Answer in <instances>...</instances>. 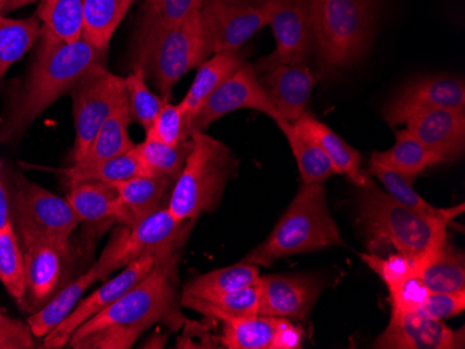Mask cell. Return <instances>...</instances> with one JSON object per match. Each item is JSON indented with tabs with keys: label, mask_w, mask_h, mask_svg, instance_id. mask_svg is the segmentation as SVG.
Listing matches in <instances>:
<instances>
[{
	"label": "cell",
	"mask_w": 465,
	"mask_h": 349,
	"mask_svg": "<svg viewBox=\"0 0 465 349\" xmlns=\"http://www.w3.org/2000/svg\"><path fill=\"white\" fill-rule=\"evenodd\" d=\"M240 109L260 111L271 117L276 124L282 121L278 111L260 84L253 67L247 62L209 96L190 126V135L193 131L205 132L211 124Z\"/></svg>",
	"instance_id": "14"
},
{
	"label": "cell",
	"mask_w": 465,
	"mask_h": 349,
	"mask_svg": "<svg viewBox=\"0 0 465 349\" xmlns=\"http://www.w3.org/2000/svg\"><path fill=\"white\" fill-rule=\"evenodd\" d=\"M360 213L371 254L391 247L409 257H424L448 241L451 221L409 209L371 179L361 187Z\"/></svg>",
	"instance_id": "3"
},
{
	"label": "cell",
	"mask_w": 465,
	"mask_h": 349,
	"mask_svg": "<svg viewBox=\"0 0 465 349\" xmlns=\"http://www.w3.org/2000/svg\"><path fill=\"white\" fill-rule=\"evenodd\" d=\"M260 312L269 317L302 320L320 296V281L305 275L260 276Z\"/></svg>",
	"instance_id": "20"
},
{
	"label": "cell",
	"mask_w": 465,
	"mask_h": 349,
	"mask_svg": "<svg viewBox=\"0 0 465 349\" xmlns=\"http://www.w3.org/2000/svg\"><path fill=\"white\" fill-rule=\"evenodd\" d=\"M28 0H0V15L7 9H15L20 5L27 4Z\"/></svg>",
	"instance_id": "50"
},
{
	"label": "cell",
	"mask_w": 465,
	"mask_h": 349,
	"mask_svg": "<svg viewBox=\"0 0 465 349\" xmlns=\"http://www.w3.org/2000/svg\"><path fill=\"white\" fill-rule=\"evenodd\" d=\"M417 276L430 293L465 291L464 255L446 241L420 259Z\"/></svg>",
	"instance_id": "25"
},
{
	"label": "cell",
	"mask_w": 465,
	"mask_h": 349,
	"mask_svg": "<svg viewBox=\"0 0 465 349\" xmlns=\"http://www.w3.org/2000/svg\"><path fill=\"white\" fill-rule=\"evenodd\" d=\"M244 63V57L237 51L213 54L211 59L203 60L198 66L197 75L193 81L192 87L179 103V108L184 114L185 138H190V126L205 105L209 96L213 95L224 81Z\"/></svg>",
	"instance_id": "22"
},
{
	"label": "cell",
	"mask_w": 465,
	"mask_h": 349,
	"mask_svg": "<svg viewBox=\"0 0 465 349\" xmlns=\"http://www.w3.org/2000/svg\"><path fill=\"white\" fill-rule=\"evenodd\" d=\"M41 46L25 90L0 126V143L25 134L34 120L57 99L72 92L84 73L104 62V52L96 49L84 35L75 43H42Z\"/></svg>",
	"instance_id": "2"
},
{
	"label": "cell",
	"mask_w": 465,
	"mask_h": 349,
	"mask_svg": "<svg viewBox=\"0 0 465 349\" xmlns=\"http://www.w3.org/2000/svg\"><path fill=\"white\" fill-rule=\"evenodd\" d=\"M85 0H42L36 17L41 20L42 43H75L84 33Z\"/></svg>",
	"instance_id": "26"
},
{
	"label": "cell",
	"mask_w": 465,
	"mask_h": 349,
	"mask_svg": "<svg viewBox=\"0 0 465 349\" xmlns=\"http://www.w3.org/2000/svg\"><path fill=\"white\" fill-rule=\"evenodd\" d=\"M25 255V291L21 307L36 312L62 288L70 262V244L36 236H20Z\"/></svg>",
	"instance_id": "10"
},
{
	"label": "cell",
	"mask_w": 465,
	"mask_h": 349,
	"mask_svg": "<svg viewBox=\"0 0 465 349\" xmlns=\"http://www.w3.org/2000/svg\"><path fill=\"white\" fill-rule=\"evenodd\" d=\"M74 111L75 141L70 161L77 163L114 111L127 101L124 78L114 74L104 67V62L94 64L81 75L72 90Z\"/></svg>",
	"instance_id": "8"
},
{
	"label": "cell",
	"mask_w": 465,
	"mask_h": 349,
	"mask_svg": "<svg viewBox=\"0 0 465 349\" xmlns=\"http://www.w3.org/2000/svg\"><path fill=\"white\" fill-rule=\"evenodd\" d=\"M193 147L172 187L167 209L179 221H195L218 208L239 159L226 143L203 131H193Z\"/></svg>",
	"instance_id": "5"
},
{
	"label": "cell",
	"mask_w": 465,
	"mask_h": 349,
	"mask_svg": "<svg viewBox=\"0 0 465 349\" xmlns=\"http://www.w3.org/2000/svg\"><path fill=\"white\" fill-rule=\"evenodd\" d=\"M132 122L130 117L129 102H123L122 105L114 111L111 117L102 124L94 140L91 141L87 152L77 163L81 166L99 163L116 158L123 153L129 152L135 147L129 135V126Z\"/></svg>",
	"instance_id": "29"
},
{
	"label": "cell",
	"mask_w": 465,
	"mask_h": 349,
	"mask_svg": "<svg viewBox=\"0 0 465 349\" xmlns=\"http://www.w3.org/2000/svg\"><path fill=\"white\" fill-rule=\"evenodd\" d=\"M201 30L208 56L240 51L248 39L268 25L265 6L222 4L205 0L200 9Z\"/></svg>",
	"instance_id": "11"
},
{
	"label": "cell",
	"mask_w": 465,
	"mask_h": 349,
	"mask_svg": "<svg viewBox=\"0 0 465 349\" xmlns=\"http://www.w3.org/2000/svg\"><path fill=\"white\" fill-rule=\"evenodd\" d=\"M18 236H36L69 244L78 221L66 198L52 194L36 184L25 182L15 198Z\"/></svg>",
	"instance_id": "9"
},
{
	"label": "cell",
	"mask_w": 465,
	"mask_h": 349,
	"mask_svg": "<svg viewBox=\"0 0 465 349\" xmlns=\"http://www.w3.org/2000/svg\"><path fill=\"white\" fill-rule=\"evenodd\" d=\"M373 348H464V328L454 332L445 322L427 316L420 309L412 312L391 311V322L385 332L376 338Z\"/></svg>",
	"instance_id": "18"
},
{
	"label": "cell",
	"mask_w": 465,
	"mask_h": 349,
	"mask_svg": "<svg viewBox=\"0 0 465 349\" xmlns=\"http://www.w3.org/2000/svg\"><path fill=\"white\" fill-rule=\"evenodd\" d=\"M192 147V138L182 141L177 145H169L145 135L143 142L135 145L134 152L145 176L162 177L176 181Z\"/></svg>",
	"instance_id": "30"
},
{
	"label": "cell",
	"mask_w": 465,
	"mask_h": 349,
	"mask_svg": "<svg viewBox=\"0 0 465 349\" xmlns=\"http://www.w3.org/2000/svg\"><path fill=\"white\" fill-rule=\"evenodd\" d=\"M59 171L67 177L69 187L80 184V182L93 181L114 184V182L129 179L132 177L145 176L137 155H135L134 148L129 152L108 159V160L87 164V166L73 164L72 168L62 169Z\"/></svg>",
	"instance_id": "37"
},
{
	"label": "cell",
	"mask_w": 465,
	"mask_h": 349,
	"mask_svg": "<svg viewBox=\"0 0 465 349\" xmlns=\"http://www.w3.org/2000/svg\"><path fill=\"white\" fill-rule=\"evenodd\" d=\"M211 2H222V4L242 5V6L260 7L266 0H211Z\"/></svg>",
	"instance_id": "49"
},
{
	"label": "cell",
	"mask_w": 465,
	"mask_h": 349,
	"mask_svg": "<svg viewBox=\"0 0 465 349\" xmlns=\"http://www.w3.org/2000/svg\"><path fill=\"white\" fill-rule=\"evenodd\" d=\"M344 247L341 231L329 210L323 184H302L271 236L242 262L271 266L292 255Z\"/></svg>",
	"instance_id": "4"
},
{
	"label": "cell",
	"mask_w": 465,
	"mask_h": 349,
	"mask_svg": "<svg viewBox=\"0 0 465 349\" xmlns=\"http://www.w3.org/2000/svg\"><path fill=\"white\" fill-rule=\"evenodd\" d=\"M292 122L300 131L320 145L333 164L336 174H343L358 187L364 186L370 176L361 170V153L349 145L341 135H337L331 127L326 126L325 122L320 121L308 111Z\"/></svg>",
	"instance_id": "24"
},
{
	"label": "cell",
	"mask_w": 465,
	"mask_h": 349,
	"mask_svg": "<svg viewBox=\"0 0 465 349\" xmlns=\"http://www.w3.org/2000/svg\"><path fill=\"white\" fill-rule=\"evenodd\" d=\"M276 323L278 317L262 315L229 317L223 320L222 345L229 349H271Z\"/></svg>",
	"instance_id": "38"
},
{
	"label": "cell",
	"mask_w": 465,
	"mask_h": 349,
	"mask_svg": "<svg viewBox=\"0 0 465 349\" xmlns=\"http://www.w3.org/2000/svg\"><path fill=\"white\" fill-rule=\"evenodd\" d=\"M155 257H143L123 267V272L111 280H104V286L94 291L88 298L78 302L72 314L63 320L59 325L45 335L42 343L44 348L59 349L66 346L73 333L83 323L104 311L109 305L116 302L120 296H124L138 281L143 280L155 265Z\"/></svg>",
	"instance_id": "17"
},
{
	"label": "cell",
	"mask_w": 465,
	"mask_h": 349,
	"mask_svg": "<svg viewBox=\"0 0 465 349\" xmlns=\"http://www.w3.org/2000/svg\"><path fill=\"white\" fill-rule=\"evenodd\" d=\"M205 0H145L135 49L143 48L153 38L184 22L198 12Z\"/></svg>",
	"instance_id": "31"
},
{
	"label": "cell",
	"mask_w": 465,
	"mask_h": 349,
	"mask_svg": "<svg viewBox=\"0 0 465 349\" xmlns=\"http://www.w3.org/2000/svg\"><path fill=\"white\" fill-rule=\"evenodd\" d=\"M194 221H179L167 207L153 210L125 234L116 257V270L143 257H159L179 251Z\"/></svg>",
	"instance_id": "16"
},
{
	"label": "cell",
	"mask_w": 465,
	"mask_h": 349,
	"mask_svg": "<svg viewBox=\"0 0 465 349\" xmlns=\"http://www.w3.org/2000/svg\"><path fill=\"white\" fill-rule=\"evenodd\" d=\"M145 134L169 145H177L182 141L188 140L184 134V114L179 105L164 102L155 121L146 130Z\"/></svg>",
	"instance_id": "43"
},
{
	"label": "cell",
	"mask_w": 465,
	"mask_h": 349,
	"mask_svg": "<svg viewBox=\"0 0 465 349\" xmlns=\"http://www.w3.org/2000/svg\"><path fill=\"white\" fill-rule=\"evenodd\" d=\"M174 181L162 177L135 176L114 182L119 200L120 216L117 223L124 228H134L138 221L158 209L167 191H172Z\"/></svg>",
	"instance_id": "23"
},
{
	"label": "cell",
	"mask_w": 465,
	"mask_h": 349,
	"mask_svg": "<svg viewBox=\"0 0 465 349\" xmlns=\"http://www.w3.org/2000/svg\"><path fill=\"white\" fill-rule=\"evenodd\" d=\"M134 0H85L83 35L99 51H108L112 36Z\"/></svg>",
	"instance_id": "35"
},
{
	"label": "cell",
	"mask_w": 465,
	"mask_h": 349,
	"mask_svg": "<svg viewBox=\"0 0 465 349\" xmlns=\"http://www.w3.org/2000/svg\"><path fill=\"white\" fill-rule=\"evenodd\" d=\"M31 348H35V343L28 323L15 319L0 309V349Z\"/></svg>",
	"instance_id": "45"
},
{
	"label": "cell",
	"mask_w": 465,
	"mask_h": 349,
	"mask_svg": "<svg viewBox=\"0 0 465 349\" xmlns=\"http://www.w3.org/2000/svg\"><path fill=\"white\" fill-rule=\"evenodd\" d=\"M370 174L382 184L385 191L393 199L409 208V209L420 213V215L453 221L457 216L464 213V203H460L459 207L446 208V209L433 207V205H430L428 200H425L424 198L415 191L414 187H412V181L397 173V171L382 166V164L370 163Z\"/></svg>",
	"instance_id": "32"
},
{
	"label": "cell",
	"mask_w": 465,
	"mask_h": 349,
	"mask_svg": "<svg viewBox=\"0 0 465 349\" xmlns=\"http://www.w3.org/2000/svg\"><path fill=\"white\" fill-rule=\"evenodd\" d=\"M361 259L379 277L382 278L388 288H391L406 278L417 275L422 257H412L401 252H396L389 255L388 257H379L378 254H362Z\"/></svg>",
	"instance_id": "42"
},
{
	"label": "cell",
	"mask_w": 465,
	"mask_h": 349,
	"mask_svg": "<svg viewBox=\"0 0 465 349\" xmlns=\"http://www.w3.org/2000/svg\"><path fill=\"white\" fill-rule=\"evenodd\" d=\"M406 130L443 163L457 160L465 150V111L435 109L407 120Z\"/></svg>",
	"instance_id": "21"
},
{
	"label": "cell",
	"mask_w": 465,
	"mask_h": 349,
	"mask_svg": "<svg viewBox=\"0 0 465 349\" xmlns=\"http://www.w3.org/2000/svg\"><path fill=\"white\" fill-rule=\"evenodd\" d=\"M206 57L198 10L143 48L135 49L134 69L143 70L145 77L151 75L162 98L169 101L174 85Z\"/></svg>",
	"instance_id": "7"
},
{
	"label": "cell",
	"mask_w": 465,
	"mask_h": 349,
	"mask_svg": "<svg viewBox=\"0 0 465 349\" xmlns=\"http://www.w3.org/2000/svg\"><path fill=\"white\" fill-rule=\"evenodd\" d=\"M78 221L90 224L114 223L119 220L117 192L106 182H80L70 187L66 197Z\"/></svg>",
	"instance_id": "27"
},
{
	"label": "cell",
	"mask_w": 465,
	"mask_h": 349,
	"mask_svg": "<svg viewBox=\"0 0 465 349\" xmlns=\"http://www.w3.org/2000/svg\"><path fill=\"white\" fill-rule=\"evenodd\" d=\"M435 109L465 111V84L461 78L432 75L411 81L401 88L383 108L389 126L406 124L415 114Z\"/></svg>",
	"instance_id": "15"
},
{
	"label": "cell",
	"mask_w": 465,
	"mask_h": 349,
	"mask_svg": "<svg viewBox=\"0 0 465 349\" xmlns=\"http://www.w3.org/2000/svg\"><path fill=\"white\" fill-rule=\"evenodd\" d=\"M388 290L389 301L393 312L418 311L430 296L427 286L417 275L391 286Z\"/></svg>",
	"instance_id": "44"
},
{
	"label": "cell",
	"mask_w": 465,
	"mask_h": 349,
	"mask_svg": "<svg viewBox=\"0 0 465 349\" xmlns=\"http://www.w3.org/2000/svg\"><path fill=\"white\" fill-rule=\"evenodd\" d=\"M393 147L383 152L372 153L370 163L382 164L412 182L428 169L443 163L438 155L430 152L406 130L397 131Z\"/></svg>",
	"instance_id": "28"
},
{
	"label": "cell",
	"mask_w": 465,
	"mask_h": 349,
	"mask_svg": "<svg viewBox=\"0 0 465 349\" xmlns=\"http://www.w3.org/2000/svg\"><path fill=\"white\" fill-rule=\"evenodd\" d=\"M465 309V291L460 293H430L420 311L435 320L445 322L459 316Z\"/></svg>",
	"instance_id": "46"
},
{
	"label": "cell",
	"mask_w": 465,
	"mask_h": 349,
	"mask_svg": "<svg viewBox=\"0 0 465 349\" xmlns=\"http://www.w3.org/2000/svg\"><path fill=\"white\" fill-rule=\"evenodd\" d=\"M258 277H260V266L242 260V262L227 266L223 269H216L198 276L184 286L182 296L208 298V296L230 293V291L252 286L257 283Z\"/></svg>",
	"instance_id": "36"
},
{
	"label": "cell",
	"mask_w": 465,
	"mask_h": 349,
	"mask_svg": "<svg viewBox=\"0 0 465 349\" xmlns=\"http://www.w3.org/2000/svg\"><path fill=\"white\" fill-rule=\"evenodd\" d=\"M0 283L10 296L23 305L27 281H25V255L20 247L15 221L0 230Z\"/></svg>",
	"instance_id": "40"
},
{
	"label": "cell",
	"mask_w": 465,
	"mask_h": 349,
	"mask_svg": "<svg viewBox=\"0 0 465 349\" xmlns=\"http://www.w3.org/2000/svg\"><path fill=\"white\" fill-rule=\"evenodd\" d=\"M304 332L300 325H292V320L278 317L271 349H299L302 348Z\"/></svg>",
	"instance_id": "47"
},
{
	"label": "cell",
	"mask_w": 465,
	"mask_h": 349,
	"mask_svg": "<svg viewBox=\"0 0 465 349\" xmlns=\"http://www.w3.org/2000/svg\"><path fill=\"white\" fill-rule=\"evenodd\" d=\"M253 72L282 121H295L307 111L316 75L304 63L287 64L273 53L255 64Z\"/></svg>",
	"instance_id": "13"
},
{
	"label": "cell",
	"mask_w": 465,
	"mask_h": 349,
	"mask_svg": "<svg viewBox=\"0 0 465 349\" xmlns=\"http://www.w3.org/2000/svg\"><path fill=\"white\" fill-rule=\"evenodd\" d=\"M182 305L205 316L223 320L229 317L253 316L260 312V291L257 283L252 286L218 294L208 298H193L182 296Z\"/></svg>",
	"instance_id": "33"
},
{
	"label": "cell",
	"mask_w": 465,
	"mask_h": 349,
	"mask_svg": "<svg viewBox=\"0 0 465 349\" xmlns=\"http://www.w3.org/2000/svg\"><path fill=\"white\" fill-rule=\"evenodd\" d=\"M41 35L38 17L13 20L0 15V80Z\"/></svg>",
	"instance_id": "39"
},
{
	"label": "cell",
	"mask_w": 465,
	"mask_h": 349,
	"mask_svg": "<svg viewBox=\"0 0 465 349\" xmlns=\"http://www.w3.org/2000/svg\"><path fill=\"white\" fill-rule=\"evenodd\" d=\"M263 6L276 39L274 56L287 64L304 63L313 51L310 0H266Z\"/></svg>",
	"instance_id": "19"
},
{
	"label": "cell",
	"mask_w": 465,
	"mask_h": 349,
	"mask_svg": "<svg viewBox=\"0 0 465 349\" xmlns=\"http://www.w3.org/2000/svg\"><path fill=\"white\" fill-rule=\"evenodd\" d=\"M278 127L289 141L302 174V184H323L329 177L336 174L333 164L321 150L320 145L300 131L294 126V122L281 121L278 122Z\"/></svg>",
	"instance_id": "34"
},
{
	"label": "cell",
	"mask_w": 465,
	"mask_h": 349,
	"mask_svg": "<svg viewBox=\"0 0 465 349\" xmlns=\"http://www.w3.org/2000/svg\"><path fill=\"white\" fill-rule=\"evenodd\" d=\"M179 251L156 257L153 269L124 296L83 323L67 346L75 349H127L146 328L174 316V283Z\"/></svg>",
	"instance_id": "1"
},
{
	"label": "cell",
	"mask_w": 465,
	"mask_h": 349,
	"mask_svg": "<svg viewBox=\"0 0 465 349\" xmlns=\"http://www.w3.org/2000/svg\"><path fill=\"white\" fill-rule=\"evenodd\" d=\"M12 210H10L9 194H7L6 186L0 176V230L6 228L7 224L12 223Z\"/></svg>",
	"instance_id": "48"
},
{
	"label": "cell",
	"mask_w": 465,
	"mask_h": 349,
	"mask_svg": "<svg viewBox=\"0 0 465 349\" xmlns=\"http://www.w3.org/2000/svg\"><path fill=\"white\" fill-rule=\"evenodd\" d=\"M0 173H2V161H0Z\"/></svg>",
	"instance_id": "51"
},
{
	"label": "cell",
	"mask_w": 465,
	"mask_h": 349,
	"mask_svg": "<svg viewBox=\"0 0 465 349\" xmlns=\"http://www.w3.org/2000/svg\"><path fill=\"white\" fill-rule=\"evenodd\" d=\"M129 228L120 226L114 233L106 248L102 252L98 262L94 263L87 272L83 273L80 277L75 278L72 283L63 286L48 304L44 305L41 309L31 314L27 323L30 325L34 337H45L56 325L66 319L73 309L81 301L84 293L93 286L95 281L108 280L112 273L116 272V257L122 249L125 234Z\"/></svg>",
	"instance_id": "12"
},
{
	"label": "cell",
	"mask_w": 465,
	"mask_h": 349,
	"mask_svg": "<svg viewBox=\"0 0 465 349\" xmlns=\"http://www.w3.org/2000/svg\"><path fill=\"white\" fill-rule=\"evenodd\" d=\"M313 49L328 74L349 69L370 46L381 0H310Z\"/></svg>",
	"instance_id": "6"
},
{
	"label": "cell",
	"mask_w": 465,
	"mask_h": 349,
	"mask_svg": "<svg viewBox=\"0 0 465 349\" xmlns=\"http://www.w3.org/2000/svg\"><path fill=\"white\" fill-rule=\"evenodd\" d=\"M124 84L132 121L140 124L146 131L153 126L164 102L169 101H164L161 95H156L148 88L143 70H133V73L124 78Z\"/></svg>",
	"instance_id": "41"
}]
</instances>
